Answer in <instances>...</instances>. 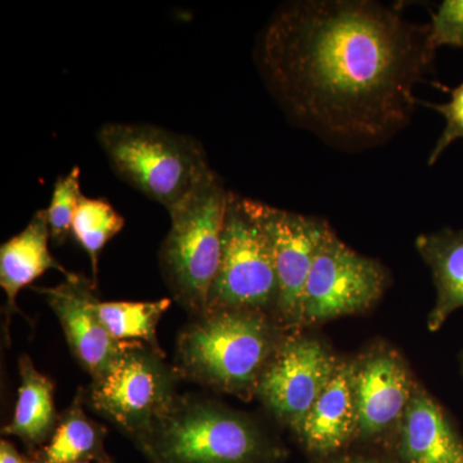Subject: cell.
<instances>
[{"label":"cell","instance_id":"16","mask_svg":"<svg viewBox=\"0 0 463 463\" xmlns=\"http://www.w3.org/2000/svg\"><path fill=\"white\" fill-rule=\"evenodd\" d=\"M416 249L431 270L437 297L428 316V330L438 332L463 307V230L443 228L421 234Z\"/></svg>","mask_w":463,"mask_h":463},{"label":"cell","instance_id":"13","mask_svg":"<svg viewBox=\"0 0 463 463\" xmlns=\"http://www.w3.org/2000/svg\"><path fill=\"white\" fill-rule=\"evenodd\" d=\"M390 455L397 463H463V434L453 414L419 381Z\"/></svg>","mask_w":463,"mask_h":463},{"label":"cell","instance_id":"6","mask_svg":"<svg viewBox=\"0 0 463 463\" xmlns=\"http://www.w3.org/2000/svg\"><path fill=\"white\" fill-rule=\"evenodd\" d=\"M279 281L260 203L228 194L222 257L209 310L248 309L276 318ZM277 319V318H276Z\"/></svg>","mask_w":463,"mask_h":463},{"label":"cell","instance_id":"19","mask_svg":"<svg viewBox=\"0 0 463 463\" xmlns=\"http://www.w3.org/2000/svg\"><path fill=\"white\" fill-rule=\"evenodd\" d=\"M172 298L155 301H97L100 322L116 341L121 344H143L164 353L157 341V326Z\"/></svg>","mask_w":463,"mask_h":463},{"label":"cell","instance_id":"2","mask_svg":"<svg viewBox=\"0 0 463 463\" xmlns=\"http://www.w3.org/2000/svg\"><path fill=\"white\" fill-rule=\"evenodd\" d=\"M149 463H285L288 449L254 414L219 399L178 395L134 441Z\"/></svg>","mask_w":463,"mask_h":463},{"label":"cell","instance_id":"15","mask_svg":"<svg viewBox=\"0 0 463 463\" xmlns=\"http://www.w3.org/2000/svg\"><path fill=\"white\" fill-rule=\"evenodd\" d=\"M51 231L45 210H38L25 230L12 237L0 248V286L5 294V339H9V325L18 312L17 297L21 289L32 285L47 270H58L67 277L65 269L50 251Z\"/></svg>","mask_w":463,"mask_h":463},{"label":"cell","instance_id":"12","mask_svg":"<svg viewBox=\"0 0 463 463\" xmlns=\"http://www.w3.org/2000/svg\"><path fill=\"white\" fill-rule=\"evenodd\" d=\"M47 301L56 315L70 352L90 379L114 364L128 344H121L106 330L97 313V282L83 274L72 273L53 288H32Z\"/></svg>","mask_w":463,"mask_h":463},{"label":"cell","instance_id":"8","mask_svg":"<svg viewBox=\"0 0 463 463\" xmlns=\"http://www.w3.org/2000/svg\"><path fill=\"white\" fill-rule=\"evenodd\" d=\"M390 285L388 268L364 257L328 228L319 243L303 298L301 327L310 330L376 306Z\"/></svg>","mask_w":463,"mask_h":463},{"label":"cell","instance_id":"17","mask_svg":"<svg viewBox=\"0 0 463 463\" xmlns=\"http://www.w3.org/2000/svg\"><path fill=\"white\" fill-rule=\"evenodd\" d=\"M21 385L14 417L2 429L3 435L17 437L30 450H38L50 440L58 417L53 381L35 367L30 355L18 358Z\"/></svg>","mask_w":463,"mask_h":463},{"label":"cell","instance_id":"24","mask_svg":"<svg viewBox=\"0 0 463 463\" xmlns=\"http://www.w3.org/2000/svg\"><path fill=\"white\" fill-rule=\"evenodd\" d=\"M310 463H397V461L390 453L383 452V450L353 447L345 452Z\"/></svg>","mask_w":463,"mask_h":463},{"label":"cell","instance_id":"10","mask_svg":"<svg viewBox=\"0 0 463 463\" xmlns=\"http://www.w3.org/2000/svg\"><path fill=\"white\" fill-rule=\"evenodd\" d=\"M340 361L341 355L316 332H289L261 374L255 398L292 434Z\"/></svg>","mask_w":463,"mask_h":463},{"label":"cell","instance_id":"22","mask_svg":"<svg viewBox=\"0 0 463 463\" xmlns=\"http://www.w3.org/2000/svg\"><path fill=\"white\" fill-rule=\"evenodd\" d=\"M423 105L438 111L446 120L443 133L439 137L429 156L428 164L432 166L453 142L463 138V83L450 90L449 102L439 105L423 102Z\"/></svg>","mask_w":463,"mask_h":463},{"label":"cell","instance_id":"1","mask_svg":"<svg viewBox=\"0 0 463 463\" xmlns=\"http://www.w3.org/2000/svg\"><path fill=\"white\" fill-rule=\"evenodd\" d=\"M430 25L367 0H309L279 9L259 62L295 123L346 148L371 147L404 128L431 71Z\"/></svg>","mask_w":463,"mask_h":463},{"label":"cell","instance_id":"21","mask_svg":"<svg viewBox=\"0 0 463 463\" xmlns=\"http://www.w3.org/2000/svg\"><path fill=\"white\" fill-rule=\"evenodd\" d=\"M81 196L80 169L74 166L71 172L65 176H60L54 183L50 206L45 209L51 241L54 245H63L67 237L72 234V223Z\"/></svg>","mask_w":463,"mask_h":463},{"label":"cell","instance_id":"20","mask_svg":"<svg viewBox=\"0 0 463 463\" xmlns=\"http://www.w3.org/2000/svg\"><path fill=\"white\" fill-rule=\"evenodd\" d=\"M124 225L123 215L109 201L81 196L72 223V236L90 258L94 281L99 277L100 252Z\"/></svg>","mask_w":463,"mask_h":463},{"label":"cell","instance_id":"18","mask_svg":"<svg viewBox=\"0 0 463 463\" xmlns=\"http://www.w3.org/2000/svg\"><path fill=\"white\" fill-rule=\"evenodd\" d=\"M85 390L79 388L74 401L58 417L50 440L33 453L38 463H99L111 461L105 450V426L84 411Z\"/></svg>","mask_w":463,"mask_h":463},{"label":"cell","instance_id":"11","mask_svg":"<svg viewBox=\"0 0 463 463\" xmlns=\"http://www.w3.org/2000/svg\"><path fill=\"white\" fill-rule=\"evenodd\" d=\"M272 241L279 281L276 318L288 332L301 331L303 298L319 243L330 225L315 216L298 214L260 203Z\"/></svg>","mask_w":463,"mask_h":463},{"label":"cell","instance_id":"7","mask_svg":"<svg viewBox=\"0 0 463 463\" xmlns=\"http://www.w3.org/2000/svg\"><path fill=\"white\" fill-rule=\"evenodd\" d=\"M181 380L165 354L143 344H128L85 392V404L136 441L172 408Z\"/></svg>","mask_w":463,"mask_h":463},{"label":"cell","instance_id":"3","mask_svg":"<svg viewBox=\"0 0 463 463\" xmlns=\"http://www.w3.org/2000/svg\"><path fill=\"white\" fill-rule=\"evenodd\" d=\"M289 332L267 313L209 310L194 317L176 341L181 379L250 402L261 374Z\"/></svg>","mask_w":463,"mask_h":463},{"label":"cell","instance_id":"14","mask_svg":"<svg viewBox=\"0 0 463 463\" xmlns=\"http://www.w3.org/2000/svg\"><path fill=\"white\" fill-rule=\"evenodd\" d=\"M291 435L310 462L355 447L356 410L347 356H341L330 383Z\"/></svg>","mask_w":463,"mask_h":463},{"label":"cell","instance_id":"25","mask_svg":"<svg viewBox=\"0 0 463 463\" xmlns=\"http://www.w3.org/2000/svg\"><path fill=\"white\" fill-rule=\"evenodd\" d=\"M0 463H38L35 459L26 458L18 452L11 441L2 439L0 441Z\"/></svg>","mask_w":463,"mask_h":463},{"label":"cell","instance_id":"27","mask_svg":"<svg viewBox=\"0 0 463 463\" xmlns=\"http://www.w3.org/2000/svg\"><path fill=\"white\" fill-rule=\"evenodd\" d=\"M99 463H112V461H109V462H99Z\"/></svg>","mask_w":463,"mask_h":463},{"label":"cell","instance_id":"26","mask_svg":"<svg viewBox=\"0 0 463 463\" xmlns=\"http://www.w3.org/2000/svg\"><path fill=\"white\" fill-rule=\"evenodd\" d=\"M458 364H459V371H461V374L463 376V349L461 352H459L458 354Z\"/></svg>","mask_w":463,"mask_h":463},{"label":"cell","instance_id":"9","mask_svg":"<svg viewBox=\"0 0 463 463\" xmlns=\"http://www.w3.org/2000/svg\"><path fill=\"white\" fill-rule=\"evenodd\" d=\"M349 361L356 410L355 447L390 453L419 380L407 359L385 340H374Z\"/></svg>","mask_w":463,"mask_h":463},{"label":"cell","instance_id":"4","mask_svg":"<svg viewBox=\"0 0 463 463\" xmlns=\"http://www.w3.org/2000/svg\"><path fill=\"white\" fill-rule=\"evenodd\" d=\"M97 141L118 176L167 212L215 173L197 139L156 125L108 123Z\"/></svg>","mask_w":463,"mask_h":463},{"label":"cell","instance_id":"23","mask_svg":"<svg viewBox=\"0 0 463 463\" xmlns=\"http://www.w3.org/2000/svg\"><path fill=\"white\" fill-rule=\"evenodd\" d=\"M430 41L435 50L443 45L463 48V0H446L432 14Z\"/></svg>","mask_w":463,"mask_h":463},{"label":"cell","instance_id":"5","mask_svg":"<svg viewBox=\"0 0 463 463\" xmlns=\"http://www.w3.org/2000/svg\"><path fill=\"white\" fill-rule=\"evenodd\" d=\"M228 192L214 173L170 209V230L158 251L174 300L194 317L205 315L222 257Z\"/></svg>","mask_w":463,"mask_h":463}]
</instances>
